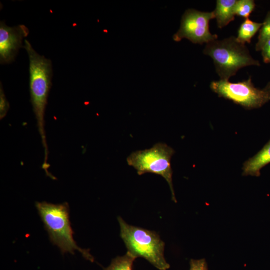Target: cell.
<instances>
[{"mask_svg": "<svg viewBox=\"0 0 270 270\" xmlns=\"http://www.w3.org/2000/svg\"><path fill=\"white\" fill-rule=\"evenodd\" d=\"M24 47L29 58L30 101L44 150L43 164L47 166L48 150L44 128V116L48 96L52 86V64L50 60L37 53L27 40H24Z\"/></svg>", "mask_w": 270, "mask_h": 270, "instance_id": "obj_1", "label": "cell"}, {"mask_svg": "<svg viewBox=\"0 0 270 270\" xmlns=\"http://www.w3.org/2000/svg\"><path fill=\"white\" fill-rule=\"evenodd\" d=\"M35 204L50 242L59 248L62 254H74V250H77L85 258L94 261L88 250L79 247L74 240L67 202L53 204L37 202Z\"/></svg>", "mask_w": 270, "mask_h": 270, "instance_id": "obj_2", "label": "cell"}, {"mask_svg": "<svg viewBox=\"0 0 270 270\" xmlns=\"http://www.w3.org/2000/svg\"><path fill=\"white\" fill-rule=\"evenodd\" d=\"M120 236L128 252L135 258L142 257L160 270H166L170 264L164 257V243L155 232L130 225L118 218Z\"/></svg>", "mask_w": 270, "mask_h": 270, "instance_id": "obj_3", "label": "cell"}, {"mask_svg": "<svg viewBox=\"0 0 270 270\" xmlns=\"http://www.w3.org/2000/svg\"><path fill=\"white\" fill-rule=\"evenodd\" d=\"M203 52L212 59L220 80H228L244 67L260 65L245 44L238 42L234 36L211 41L206 44Z\"/></svg>", "mask_w": 270, "mask_h": 270, "instance_id": "obj_4", "label": "cell"}, {"mask_svg": "<svg viewBox=\"0 0 270 270\" xmlns=\"http://www.w3.org/2000/svg\"><path fill=\"white\" fill-rule=\"evenodd\" d=\"M174 152V150L166 144L158 142L150 148L133 152L127 157L126 162L136 170L138 175L150 172L163 177L168 184L172 200L176 202L170 164L171 158Z\"/></svg>", "mask_w": 270, "mask_h": 270, "instance_id": "obj_5", "label": "cell"}, {"mask_svg": "<svg viewBox=\"0 0 270 270\" xmlns=\"http://www.w3.org/2000/svg\"><path fill=\"white\" fill-rule=\"evenodd\" d=\"M210 88L219 96L248 109L260 108L270 100V90L256 88L250 78L238 82L220 79L212 82Z\"/></svg>", "mask_w": 270, "mask_h": 270, "instance_id": "obj_6", "label": "cell"}, {"mask_svg": "<svg viewBox=\"0 0 270 270\" xmlns=\"http://www.w3.org/2000/svg\"><path fill=\"white\" fill-rule=\"evenodd\" d=\"M214 18L213 11L200 12L194 9L185 11L182 16L180 28L173 36L175 42L186 38L194 44H202L216 40L218 36L209 29L210 20Z\"/></svg>", "mask_w": 270, "mask_h": 270, "instance_id": "obj_7", "label": "cell"}, {"mask_svg": "<svg viewBox=\"0 0 270 270\" xmlns=\"http://www.w3.org/2000/svg\"><path fill=\"white\" fill-rule=\"evenodd\" d=\"M28 28L24 24L10 27L4 22L0 23V62L8 64L14 60L19 49L22 46V40L28 34Z\"/></svg>", "mask_w": 270, "mask_h": 270, "instance_id": "obj_8", "label": "cell"}, {"mask_svg": "<svg viewBox=\"0 0 270 270\" xmlns=\"http://www.w3.org/2000/svg\"><path fill=\"white\" fill-rule=\"evenodd\" d=\"M269 163H270V140L256 154L244 162L242 174L258 176H260V170Z\"/></svg>", "mask_w": 270, "mask_h": 270, "instance_id": "obj_9", "label": "cell"}, {"mask_svg": "<svg viewBox=\"0 0 270 270\" xmlns=\"http://www.w3.org/2000/svg\"><path fill=\"white\" fill-rule=\"evenodd\" d=\"M236 0H217L213 11L219 28L227 26L234 19V7Z\"/></svg>", "mask_w": 270, "mask_h": 270, "instance_id": "obj_10", "label": "cell"}, {"mask_svg": "<svg viewBox=\"0 0 270 270\" xmlns=\"http://www.w3.org/2000/svg\"><path fill=\"white\" fill-rule=\"evenodd\" d=\"M262 23L257 22L246 19L240 24L238 30L236 40L243 44L250 43L251 39L262 27Z\"/></svg>", "mask_w": 270, "mask_h": 270, "instance_id": "obj_11", "label": "cell"}, {"mask_svg": "<svg viewBox=\"0 0 270 270\" xmlns=\"http://www.w3.org/2000/svg\"><path fill=\"white\" fill-rule=\"evenodd\" d=\"M136 258L128 252L122 256L113 259L110 266L104 270H132V265Z\"/></svg>", "mask_w": 270, "mask_h": 270, "instance_id": "obj_12", "label": "cell"}, {"mask_svg": "<svg viewBox=\"0 0 270 270\" xmlns=\"http://www.w3.org/2000/svg\"><path fill=\"white\" fill-rule=\"evenodd\" d=\"M254 7L255 3L253 0H236L234 7V12L235 15L246 19L248 18Z\"/></svg>", "mask_w": 270, "mask_h": 270, "instance_id": "obj_13", "label": "cell"}, {"mask_svg": "<svg viewBox=\"0 0 270 270\" xmlns=\"http://www.w3.org/2000/svg\"><path fill=\"white\" fill-rule=\"evenodd\" d=\"M270 40V12L268 14L260 28L258 41L256 46V50H261L265 43Z\"/></svg>", "mask_w": 270, "mask_h": 270, "instance_id": "obj_14", "label": "cell"}, {"mask_svg": "<svg viewBox=\"0 0 270 270\" xmlns=\"http://www.w3.org/2000/svg\"><path fill=\"white\" fill-rule=\"evenodd\" d=\"M10 104L4 94L2 82L0 86V118H3L9 109Z\"/></svg>", "mask_w": 270, "mask_h": 270, "instance_id": "obj_15", "label": "cell"}, {"mask_svg": "<svg viewBox=\"0 0 270 270\" xmlns=\"http://www.w3.org/2000/svg\"><path fill=\"white\" fill-rule=\"evenodd\" d=\"M190 270H208L205 259L190 260Z\"/></svg>", "mask_w": 270, "mask_h": 270, "instance_id": "obj_16", "label": "cell"}, {"mask_svg": "<svg viewBox=\"0 0 270 270\" xmlns=\"http://www.w3.org/2000/svg\"><path fill=\"white\" fill-rule=\"evenodd\" d=\"M263 60L266 63L270 62V40L267 41L261 49Z\"/></svg>", "mask_w": 270, "mask_h": 270, "instance_id": "obj_17", "label": "cell"}, {"mask_svg": "<svg viewBox=\"0 0 270 270\" xmlns=\"http://www.w3.org/2000/svg\"><path fill=\"white\" fill-rule=\"evenodd\" d=\"M265 89L270 90V82L268 84Z\"/></svg>", "mask_w": 270, "mask_h": 270, "instance_id": "obj_18", "label": "cell"}]
</instances>
